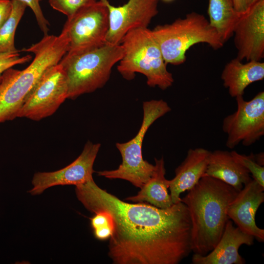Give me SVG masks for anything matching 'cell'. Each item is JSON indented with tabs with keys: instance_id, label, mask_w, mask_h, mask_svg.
<instances>
[{
	"instance_id": "14",
	"label": "cell",
	"mask_w": 264,
	"mask_h": 264,
	"mask_svg": "<svg viewBox=\"0 0 264 264\" xmlns=\"http://www.w3.org/2000/svg\"><path fill=\"white\" fill-rule=\"evenodd\" d=\"M264 187L252 178L238 192L227 211L229 219L237 227L260 242L264 241V230L256 225L255 216L264 201Z\"/></svg>"
},
{
	"instance_id": "21",
	"label": "cell",
	"mask_w": 264,
	"mask_h": 264,
	"mask_svg": "<svg viewBox=\"0 0 264 264\" xmlns=\"http://www.w3.org/2000/svg\"><path fill=\"white\" fill-rule=\"evenodd\" d=\"M11 13L0 26V53L18 50L15 46V35L17 27L27 6L18 0H11Z\"/></svg>"
},
{
	"instance_id": "8",
	"label": "cell",
	"mask_w": 264,
	"mask_h": 264,
	"mask_svg": "<svg viewBox=\"0 0 264 264\" xmlns=\"http://www.w3.org/2000/svg\"><path fill=\"white\" fill-rule=\"evenodd\" d=\"M64 28L69 43L67 54L80 53L106 43L109 28V10L102 0L86 6L67 18Z\"/></svg>"
},
{
	"instance_id": "20",
	"label": "cell",
	"mask_w": 264,
	"mask_h": 264,
	"mask_svg": "<svg viewBox=\"0 0 264 264\" xmlns=\"http://www.w3.org/2000/svg\"><path fill=\"white\" fill-rule=\"evenodd\" d=\"M207 13L209 22L224 43L233 36L239 14L233 0H209Z\"/></svg>"
},
{
	"instance_id": "29",
	"label": "cell",
	"mask_w": 264,
	"mask_h": 264,
	"mask_svg": "<svg viewBox=\"0 0 264 264\" xmlns=\"http://www.w3.org/2000/svg\"><path fill=\"white\" fill-rule=\"evenodd\" d=\"M255 159L257 162L261 166H264V153H260L254 154Z\"/></svg>"
},
{
	"instance_id": "30",
	"label": "cell",
	"mask_w": 264,
	"mask_h": 264,
	"mask_svg": "<svg viewBox=\"0 0 264 264\" xmlns=\"http://www.w3.org/2000/svg\"><path fill=\"white\" fill-rule=\"evenodd\" d=\"M162 0L165 2H171L174 0Z\"/></svg>"
},
{
	"instance_id": "3",
	"label": "cell",
	"mask_w": 264,
	"mask_h": 264,
	"mask_svg": "<svg viewBox=\"0 0 264 264\" xmlns=\"http://www.w3.org/2000/svg\"><path fill=\"white\" fill-rule=\"evenodd\" d=\"M69 40L63 28L58 36L46 35L21 51L34 54L22 70L9 68L0 75V124L18 117L27 97L43 73L57 64L68 51Z\"/></svg>"
},
{
	"instance_id": "17",
	"label": "cell",
	"mask_w": 264,
	"mask_h": 264,
	"mask_svg": "<svg viewBox=\"0 0 264 264\" xmlns=\"http://www.w3.org/2000/svg\"><path fill=\"white\" fill-rule=\"evenodd\" d=\"M264 78V62L251 61L244 64L237 58L225 65L221 74L224 87L228 89L229 95L235 98L243 96L249 85Z\"/></svg>"
},
{
	"instance_id": "12",
	"label": "cell",
	"mask_w": 264,
	"mask_h": 264,
	"mask_svg": "<svg viewBox=\"0 0 264 264\" xmlns=\"http://www.w3.org/2000/svg\"><path fill=\"white\" fill-rule=\"evenodd\" d=\"M104 1L109 10V28L106 43L119 44L129 31L148 28L152 19L158 13V0H129L119 6H114L108 0Z\"/></svg>"
},
{
	"instance_id": "2",
	"label": "cell",
	"mask_w": 264,
	"mask_h": 264,
	"mask_svg": "<svg viewBox=\"0 0 264 264\" xmlns=\"http://www.w3.org/2000/svg\"><path fill=\"white\" fill-rule=\"evenodd\" d=\"M238 191L216 178L203 176L181 201L191 221V250L205 255L220 240L229 219L227 209Z\"/></svg>"
},
{
	"instance_id": "25",
	"label": "cell",
	"mask_w": 264,
	"mask_h": 264,
	"mask_svg": "<svg viewBox=\"0 0 264 264\" xmlns=\"http://www.w3.org/2000/svg\"><path fill=\"white\" fill-rule=\"evenodd\" d=\"M30 55L21 56L20 51L8 52L0 53V75L7 69L13 66L27 63L30 61Z\"/></svg>"
},
{
	"instance_id": "22",
	"label": "cell",
	"mask_w": 264,
	"mask_h": 264,
	"mask_svg": "<svg viewBox=\"0 0 264 264\" xmlns=\"http://www.w3.org/2000/svg\"><path fill=\"white\" fill-rule=\"evenodd\" d=\"M94 214V215L90 220L95 237L100 240L110 238L113 231L110 216L105 211H99Z\"/></svg>"
},
{
	"instance_id": "15",
	"label": "cell",
	"mask_w": 264,
	"mask_h": 264,
	"mask_svg": "<svg viewBox=\"0 0 264 264\" xmlns=\"http://www.w3.org/2000/svg\"><path fill=\"white\" fill-rule=\"evenodd\" d=\"M254 238L235 227L229 219L222 236L214 249L205 255H193L194 264H243L245 261L239 253L242 244L250 246L254 243Z\"/></svg>"
},
{
	"instance_id": "11",
	"label": "cell",
	"mask_w": 264,
	"mask_h": 264,
	"mask_svg": "<svg viewBox=\"0 0 264 264\" xmlns=\"http://www.w3.org/2000/svg\"><path fill=\"white\" fill-rule=\"evenodd\" d=\"M101 144L88 141L80 155L71 163L59 170L37 172L33 176L32 195L42 194L48 188L58 185L77 186L93 179V164Z\"/></svg>"
},
{
	"instance_id": "18",
	"label": "cell",
	"mask_w": 264,
	"mask_h": 264,
	"mask_svg": "<svg viewBox=\"0 0 264 264\" xmlns=\"http://www.w3.org/2000/svg\"><path fill=\"white\" fill-rule=\"evenodd\" d=\"M203 176L220 179L238 192L252 179L248 171L234 159L230 152L220 150L210 152Z\"/></svg>"
},
{
	"instance_id": "23",
	"label": "cell",
	"mask_w": 264,
	"mask_h": 264,
	"mask_svg": "<svg viewBox=\"0 0 264 264\" xmlns=\"http://www.w3.org/2000/svg\"><path fill=\"white\" fill-rule=\"evenodd\" d=\"M230 152L234 159L248 171L252 178L264 187V167L257 162L254 154L251 153L246 155L235 151Z\"/></svg>"
},
{
	"instance_id": "6",
	"label": "cell",
	"mask_w": 264,
	"mask_h": 264,
	"mask_svg": "<svg viewBox=\"0 0 264 264\" xmlns=\"http://www.w3.org/2000/svg\"><path fill=\"white\" fill-rule=\"evenodd\" d=\"M151 30L167 65L184 63L187 51L197 44H207L215 50L224 44L205 17L196 12L171 23L158 25Z\"/></svg>"
},
{
	"instance_id": "16",
	"label": "cell",
	"mask_w": 264,
	"mask_h": 264,
	"mask_svg": "<svg viewBox=\"0 0 264 264\" xmlns=\"http://www.w3.org/2000/svg\"><path fill=\"white\" fill-rule=\"evenodd\" d=\"M210 152L203 148L188 150L184 160L176 169L175 177L168 180L173 203L180 201V194L193 188L204 176Z\"/></svg>"
},
{
	"instance_id": "19",
	"label": "cell",
	"mask_w": 264,
	"mask_h": 264,
	"mask_svg": "<svg viewBox=\"0 0 264 264\" xmlns=\"http://www.w3.org/2000/svg\"><path fill=\"white\" fill-rule=\"evenodd\" d=\"M154 170L150 179L140 188L136 196L127 200L134 202H147L157 208L166 209L174 203L168 193V180L165 176L166 170L163 157L154 158Z\"/></svg>"
},
{
	"instance_id": "28",
	"label": "cell",
	"mask_w": 264,
	"mask_h": 264,
	"mask_svg": "<svg viewBox=\"0 0 264 264\" xmlns=\"http://www.w3.org/2000/svg\"><path fill=\"white\" fill-rule=\"evenodd\" d=\"M236 12L242 14L248 10L253 5L260 0H233Z\"/></svg>"
},
{
	"instance_id": "9",
	"label": "cell",
	"mask_w": 264,
	"mask_h": 264,
	"mask_svg": "<svg viewBox=\"0 0 264 264\" xmlns=\"http://www.w3.org/2000/svg\"><path fill=\"white\" fill-rule=\"evenodd\" d=\"M66 73L59 63L47 69L27 97L18 117L39 121L52 115L67 99Z\"/></svg>"
},
{
	"instance_id": "5",
	"label": "cell",
	"mask_w": 264,
	"mask_h": 264,
	"mask_svg": "<svg viewBox=\"0 0 264 264\" xmlns=\"http://www.w3.org/2000/svg\"><path fill=\"white\" fill-rule=\"evenodd\" d=\"M123 53L121 44L105 43L80 53L66 54L59 63L67 76V98L74 99L104 87L112 67L120 61Z\"/></svg>"
},
{
	"instance_id": "10",
	"label": "cell",
	"mask_w": 264,
	"mask_h": 264,
	"mask_svg": "<svg viewBox=\"0 0 264 264\" xmlns=\"http://www.w3.org/2000/svg\"><path fill=\"white\" fill-rule=\"evenodd\" d=\"M237 110L224 118L222 129L227 135L226 146L233 149L241 143L249 146L264 135V92L245 101L236 97Z\"/></svg>"
},
{
	"instance_id": "4",
	"label": "cell",
	"mask_w": 264,
	"mask_h": 264,
	"mask_svg": "<svg viewBox=\"0 0 264 264\" xmlns=\"http://www.w3.org/2000/svg\"><path fill=\"white\" fill-rule=\"evenodd\" d=\"M123 55L117 70L127 80L133 79L135 73L145 76L147 84L165 90L172 86L173 74L167 69L159 46L152 30L148 28L128 31L121 43Z\"/></svg>"
},
{
	"instance_id": "26",
	"label": "cell",
	"mask_w": 264,
	"mask_h": 264,
	"mask_svg": "<svg viewBox=\"0 0 264 264\" xmlns=\"http://www.w3.org/2000/svg\"><path fill=\"white\" fill-rule=\"evenodd\" d=\"M24 3L33 12L38 24L44 35H48L49 22L44 15L40 2L42 0H18Z\"/></svg>"
},
{
	"instance_id": "1",
	"label": "cell",
	"mask_w": 264,
	"mask_h": 264,
	"mask_svg": "<svg viewBox=\"0 0 264 264\" xmlns=\"http://www.w3.org/2000/svg\"><path fill=\"white\" fill-rule=\"evenodd\" d=\"M78 200L91 213L107 212L113 231L109 256L115 264H177L192 251L191 221L182 201L161 209L125 202L91 179L76 186Z\"/></svg>"
},
{
	"instance_id": "27",
	"label": "cell",
	"mask_w": 264,
	"mask_h": 264,
	"mask_svg": "<svg viewBox=\"0 0 264 264\" xmlns=\"http://www.w3.org/2000/svg\"><path fill=\"white\" fill-rule=\"evenodd\" d=\"M11 10V0H0V26L7 19Z\"/></svg>"
},
{
	"instance_id": "7",
	"label": "cell",
	"mask_w": 264,
	"mask_h": 264,
	"mask_svg": "<svg viewBox=\"0 0 264 264\" xmlns=\"http://www.w3.org/2000/svg\"><path fill=\"white\" fill-rule=\"evenodd\" d=\"M143 110L142 122L136 135L127 142L116 143L122 156V163L115 170L97 172L98 176L126 180L140 188L150 179L154 171V165L143 158V139L153 123L170 112L171 108L162 99L152 100L143 102Z\"/></svg>"
},
{
	"instance_id": "13",
	"label": "cell",
	"mask_w": 264,
	"mask_h": 264,
	"mask_svg": "<svg viewBox=\"0 0 264 264\" xmlns=\"http://www.w3.org/2000/svg\"><path fill=\"white\" fill-rule=\"evenodd\" d=\"M233 36L237 58L261 61L264 57V0H260L240 14Z\"/></svg>"
},
{
	"instance_id": "24",
	"label": "cell",
	"mask_w": 264,
	"mask_h": 264,
	"mask_svg": "<svg viewBox=\"0 0 264 264\" xmlns=\"http://www.w3.org/2000/svg\"><path fill=\"white\" fill-rule=\"evenodd\" d=\"M97 0H48L50 6L54 10L71 17L83 8L91 4Z\"/></svg>"
}]
</instances>
